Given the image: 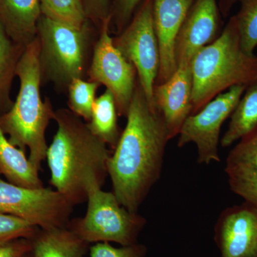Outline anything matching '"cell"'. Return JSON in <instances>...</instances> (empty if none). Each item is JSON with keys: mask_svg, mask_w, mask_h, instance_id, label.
<instances>
[{"mask_svg": "<svg viewBox=\"0 0 257 257\" xmlns=\"http://www.w3.org/2000/svg\"><path fill=\"white\" fill-rule=\"evenodd\" d=\"M88 20L95 23H102L110 17L112 0H82Z\"/></svg>", "mask_w": 257, "mask_h": 257, "instance_id": "28", "label": "cell"}, {"mask_svg": "<svg viewBox=\"0 0 257 257\" xmlns=\"http://www.w3.org/2000/svg\"><path fill=\"white\" fill-rule=\"evenodd\" d=\"M20 90L9 111L0 115V126L8 140L20 150L30 152L29 160L39 171L46 160V131L55 111L41 95L42 82L40 44L36 38L25 47L16 68Z\"/></svg>", "mask_w": 257, "mask_h": 257, "instance_id": "3", "label": "cell"}, {"mask_svg": "<svg viewBox=\"0 0 257 257\" xmlns=\"http://www.w3.org/2000/svg\"><path fill=\"white\" fill-rule=\"evenodd\" d=\"M190 69L192 114L230 88L247 87L257 80V56L248 55L241 48L234 16L212 43L198 52Z\"/></svg>", "mask_w": 257, "mask_h": 257, "instance_id": "4", "label": "cell"}, {"mask_svg": "<svg viewBox=\"0 0 257 257\" xmlns=\"http://www.w3.org/2000/svg\"><path fill=\"white\" fill-rule=\"evenodd\" d=\"M23 257H30V254L26 255V256H23Z\"/></svg>", "mask_w": 257, "mask_h": 257, "instance_id": "31", "label": "cell"}, {"mask_svg": "<svg viewBox=\"0 0 257 257\" xmlns=\"http://www.w3.org/2000/svg\"><path fill=\"white\" fill-rule=\"evenodd\" d=\"M37 37L42 81L64 88L74 79L82 78L89 42L88 24L77 28L42 15Z\"/></svg>", "mask_w": 257, "mask_h": 257, "instance_id": "6", "label": "cell"}, {"mask_svg": "<svg viewBox=\"0 0 257 257\" xmlns=\"http://www.w3.org/2000/svg\"><path fill=\"white\" fill-rule=\"evenodd\" d=\"M155 106L168 131L170 140L178 136L192 113V77L190 66L178 67L168 80L155 84Z\"/></svg>", "mask_w": 257, "mask_h": 257, "instance_id": "14", "label": "cell"}, {"mask_svg": "<svg viewBox=\"0 0 257 257\" xmlns=\"http://www.w3.org/2000/svg\"><path fill=\"white\" fill-rule=\"evenodd\" d=\"M25 48L12 41L0 22V115L9 111L13 105L10 99L12 83Z\"/></svg>", "mask_w": 257, "mask_h": 257, "instance_id": "21", "label": "cell"}, {"mask_svg": "<svg viewBox=\"0 0 257 257\" xmlns=\"http://www.w3.org/2000/svg\"><path fill=\"white\" fill-rule=\"evenodd\" d=\"M57 130L47 150L50 184L75 206L87 201L86 179L95 175L101 187L111 152L90 131L87 123L69 109L55 111Z\"/></svg>", "mask_w": 257, "mask_h": 257, "instance_id": "2", "label": "cell"}, {"mask_svg": "<svg viewBox=\"0 0 257 257\" xmlns=\"http://www.w3.org/2000/svg\"><path fill=\"white\" fill-rule=\"evenodd\" d=\"M30 240V257H83L89 245L68 226L40 229Z\"/></svg>", "mask_w": 257, "mask_h": 257, "instance_id": "17", "label": "cell"}, {"mask_svg": "<svg viewBox=\"0 0 257 257\" xmlns=\"http://www.w3.org/2000/svg\"><path fill=\"white\" fill-rule=\"evenodd\" d=\"M194 0H152L154 26L160 52V67L155 84L165 82L177 69V37Z\"/></svg>", "mask_w": 257, "mask_h": 257, "instance_id": "13", "label": "cell"}, {"mask_svg": "<svg viewBox=\"0 0 257 257\" xmlns=\"http://www.w3.org/2000/svg\"><path fill=\"white\" fill-rule=\"evenodd\" d=\"M126 117V126L108 160L107 173L120 204L138 212L160 178L170 139L162 116L149 103L139 81Z\"/></svg>", "mask_w": 257, "mask_h": 257, "instance_id": "1", "label": "cell"}, {"mask_svg": "<svg viewBox=\"0 0 257 257\" xmlns=\"http://www.w3.org/2000/svg\"><path fill=\"white\" fill-rule=\"evenodd\" d=\"M238 1H239V0H220L219 6H220L221 11L222 12L224 15H227L231 7Z\"/></svg>", "mask_w": 257, "mask_h": 257, "instance_id": "30", "label": "cell"}, {"mask_svg": "<svg viewBox=\"0 0 257 257\" xmlns=\"http://www.w3.org/2000/svg\"><path fill=\"white\" fill-rule=\"evenodd\" d=\"M144 0H112L111 8L110 27L114 26L120 33L133 19L137 8Z\"/></svg>", "mask_w": 257, "mask_h": 257, "instance_id": "27", "label": "cell"}, {"mask_svg": "<svg viewBox=\"0 0 257 257\" xmlns=\"http://www.w3.org/2000/svg\"><path fill=\"white\" fill-rule=\"evenodd\" d=\"M86 191L87 213L83 218L69 221V229L89 244L114 242L128 246L138 243L146 219L123 207L112 192L103 191L94 174H88Z\"/></svg>", "mask_w": 257, "mask_h": 257, "instance_id": "5", "label": "cell"}, {"mask_svg": "<svg viewBox=\"0 0 257 257\" xmlns=\"http://www.w3.org/2000/svg\"><path fill=\"white\" fill-rule=\"evenodd\" d=\"M39 229L23 219L0 212V243L18 239H32Z\"/></svg>", "mask_w": 257, "mask_h": 257, "instance_id": "25", "label": "cell"}, {"mask_svg": "<svg viewBox=\"0 0 257 257\" xmlns=\"http://www.w3.org/2000/svg\"><path fill=\"white\" fill-rule=\"evenodd\" d=\"M0 174V212L23 219L42 229L64 227L74 205L57 190L30 189L5 182Z\"/></svg>", "mask_w": 257, "mask_h": 257, "instance_id": "7", "label": "cell"}, {"mask_svg": "<svg viewBox=\"0 0 257 257\" xmlns=\"http://www.w3.org/2000/svg\"><path fill=\"white\" fill-rule=\"evenodd\" d=\"M40 0H0V22L12 41L26 47L37 37Z\"/></svg>", "mask_w": 257, "mask_h": 257, "instance_id": "16", "label": "cell"}, {"mask_svg": "<svg viewBox=\"0 0 257 257\" xmlns=\"http://www.w3.org/2000/svg\"><path fill=\"white\" fill-rule=\"evenodd\" d=\"M240 8L235 15L241 48L253 55L257 47V0H239Z\"/></svg>", "mask_w": 257, "mask_h": 257, "instance_id": "24", "label": "cell"}, {"mask_svg": "<svg viewBox=\"0 0 257 257\" xmlns=\"http://www.w3.org/2000/svg\"><path fill=\"white\" fill-rule=\"evenodd\" d=\"M256 128L257 80L246 87L230 116L229 126L220 140L221 146H231Z\"/></svg>", "mask_w": 257, "mask_h": 257, "instance_id": "19", "label": "cell"}, {"mask_svg": "<svg viewBox=\"0 0 257 257\" xmlns=\"http://www.w3.org/2000/svg\"><path fill=\"white\" fill-rule=\"evenodd\" d=\"M42 15L47 18L82 28L88 24L82 0H40Z\"/></svg>", "mask_w": 257, "mask_h": 257, "instance_id": "22", "label": "cell"}, {"mask_svg": "<svg viewBox=\"0 0 257 257\" xmlns=\"http://www.w3.org/2000/svg\"><path fill=\"white\" fill-rule=\"evenodd\" d=\"M114 44L136 69L147 100L155 106L153 92L160 67V52L154 26L152 0H144L130 23L114 39Z\"/></svg>", "mask_w": 257, "mask_h": 257, "instance_id": "8", "label": "cell"}, {"mask_svg": "<svg viewBox=\"0 0 257 257\" xmlns=\"http://www.w3.org/2000/svg\"><path fill=\"white\" fill-rule=\"evenodd\" d=\"M99 85L98 83L84 81L82 78L72 80L67 87L69 110L88 122L92 116L96 93Z\"/></svg>", "mask_w": 257, "mask_h": 257, "instance_id": "23", "label": "cell"}, {"mask_svg": "<svg viewBox=\"0 0 257 257\" xmlns=\"http://www.w3.org/2000/svg\"><path fill=\"white\" fill-rule=\"evenodd\" d=\"M117 116L114 95L106 89L94 101L92 116L87 124L95 136L112 150L117 145L121 133L118 126Z\"/></svg>", "mask_w": 257, "mask_h": 257, "instance_id": "20", "label": "cell"}, {"mask_svg": "<svg viewBox=\"0 0 257 257\" xmlns=\"http://www.w3.org/2000/svg\"><path fill=\"white\" fill-rule=\"evenodd\" d=\"M246 88L245 85L234 86L216 96L195 114H191L179 134V148L194 143L197 148L198 163L209 165L220 162L221 126L232 114Z\"/></svg>", "mask_w": 257, "mask_h": 257, "instance_id": "9", "label": "cell"}, {"mask_svg": "<svg viewBox=\"0 0 257 257\" xmlns=\"http://www.w3.org/2000/svg\"><path fill=\"white\" fill-rule=\"evenodd\" d=\"M25 152L10 143L0 126V174L10 183L26 188L43 187V182Z\"/></svg>", "mask_w": 257, "mask_h": 257, "instance_id": "18", "label": "cell"}, {"mask_svg": "<svg viewBox=\"0 0 257 257\" xmlns=\"http://www.w3.org/2000/svg\"><path fill=\"white\" fill-rule=\"evenodd\" d=\"M110 23L109 17L101 24L88 74L90 81L103 84L112 93L118 115L126 117L138 82L137 71L115 47L109 33Z\"/></svg>", "mask_w": 257, "mask_h": 257, "instance_id": "10", "label": "cell"}, {"mask_svg": "<svg viewBox=\"0 0 257 257\" xmlns=\"http://www.w3.org/2000/svg\"><path fill=\"white\" fill-rule=\"evenodd\" d=\"M220 15L216 0H194L176 44L177 67H189L196 55L219 37Z\"/></svg>", "mask_w": 257, "mask_h": 257, "instance_id": "12", "label": "cell"}, {"mask_svg": "<svg viewBox=\"0 0 257 257\" xmlns=\"http://www.w3.org/2000/svg\"><path fill=\"white\" fill-rule=\"evenodd\" d=\"M146 252V247L138 243L114 247L108 242H99L89 247L90 257H144Z\"/></svg>", "mask_w": 257, "mask_h": 257, "instance_id": "26", "label": "cell"}, {"mask_svg": "<svg viewBox=\"0 0 257 257\" xmlns=\"http://www.w3.org/2000/svg\"><path fill=\"white\" fill-rule=\"evenodd\" d=\"M226 157L230 189L257 207V128L239 140Z\"/></svg>", "mask_w": 257, "mask_h": 257, "instance_id": "15", "label": "cell"}, {"mask_svg": "<svg viewBox=\"0 0 257 257\" xmlns=\"http://www.w3.org/2000/svg\"><path fill=\"white\" fill-rule=\"evenodd\" d=\"M31 240L18 239L0 243V257H23L30 254Z\"/></svg>", "mask_w": 257, "mask_h": 257, "instance_id": "29", "label": "cell"}, {"mask_svg": "<svg viewBox=\"0 0 257 257\" xmlns=\"http://www.w3.org/2000/svg\"><path fill=\"white\" fill-rule=\"evenodd\" d=\"M215 241L221 257H257V207L243 202L222 211Z\"/></svg>", "mask_w": 257, "mask_h": 257, "instance_id": "11", "label": "cell"}]
</instances>
